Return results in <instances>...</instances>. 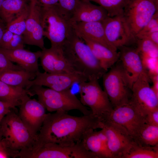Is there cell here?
Returning <instances> with one entry per match:
<instances>
[{"instance_id": "cell-34", "label": "cell", "mask_w": 158, "mask_h": 158, "mask_svg": "<svg viewBox=\"0 0 158 158\" xmlns=\"http://www.w3.org/2000/svg\"><path fill=\"white\" fill-rule=\"evenodd\" d=\"M24 42L23 35L14 34L12 38L5 49L13 50L24 48Z\"/></svg>"}, {"instance_id": "cell-32", "label": "cell", "mask_w": 158, "mask_h": 158, "mask_svg": "<svg viewBox=\"0 0 158 158\" xmlns=\"http://www.w3.org/2000/svg\"><path fill=\"white\" fill-rule=\"evenodd\" d=\"M158 31V12L156 13L149 21L137 35L136 39L142 35Z\"/></svg>"}, {"instance_id": "cell-12", "label": "cell", "mask_w": 158, "mask_h": 158, "mask_svg": "<svg viewBox=\"0 0 158 158\" xmlns=\"http://www.w3.org/2000/svg\"><path fill=\"white\" fill-rule=\"evenodd\" d=\"M102 123L111 158H123L134 142L133 138L120 125L107 120Z\"/></svg>"}, {"instance_id": "cell-6", "label": "cell", "mask_w": 158, "mask_h": 158, "mask_svg": "<svg viewBox=\"0 0 158 158\" xmlns=\"http://www.w3.org/2000/svg\"><path fill=\"white\" fill-rule=\"evenodd\" d=\"M158 12V0H126L122 13L133 37Z\"/></svg>"}, {"instance_id": "cell-15", "label": "cell", "mask_w": 158, "mask_h": 158, "mask_svg": "<svg viewBox=\"0 0 158 158\" xmlns=\"http://www.w3.org/2000/svg\"><path fill=\"white\" fill-rule=\"evenodd\" d=\"M104 120L123 127L133 139L145 123L144 117L129 103L114 109Z\"/></svg>"}, {"instance_id": "cell-4", "label": "cell", "mask_w": 158, "mask_h": 158, "mask_svg": "<svg viewBox=\"0 0 158 158\" xmlns=\"http://www.w3.org/2000/svg\"><path fill=\"white\" fill-rule=\"evenodd\" d=\"M41 18L44 36L50 41L51 46L61 47L74 32L70 19L61 11L58 4L41 6Z\"/></svg>"}, {"instance_id": "cell-37", "label": "cell", "mask_w": 158, "mask_h": 158, "mask_svg": "<svg viewBox=\"0 0 158 158\" xmlns=\"http://www.w3.org/2000/svg\"><path fill=\"white\" fill-rule=\"evenodd\" d=\"M14 34L6 28L0 41V48L5 49L11 40Z\"/></svg>"}, {"instance_id": "cell-25", "label": "cell", "mask_w": 158, "mask_h": 158, "mask_svg": "<svg viewBox=\"0 0 158 158\" xmlns=\"http://www.w3.org/2000/svg\"><path fill=\"white\" fill-rule=\"evenodd\" d=\"M29 90L25 88L13 86L0 81V100L14 107L19 106L22 99Z\"/></svg>"}, {"instance_id": "cell-17", "label": "cell", "mask_w": 158, "mask_h": 158, "mask_svg": "<svg viewBox=\"0 0 158 158\" xmlns=\"http://www.w3.org/2000/svg\"><path fill=\"white\" fill-rule=\"evenodd\" d=\"M29 11L23 35L25 44L45 47L42 25L41 6L37 0H29Z\"/></svg>"}, {"instance_id": "cell-30", "label": "cell", "mask_w": 158, "mask_h": 158, "mask_svg": "<svg viewBox=\"0 0 158 158\" xmlns=\"http://www.w3.org/2000/svg\"><path fill=\"white\" fill-rule=\"evenodd\" d=\"M136 48L141 58H158V45L146 39H137Z\"/></svg>"}, {"instance_id": "cell-27", "label": "cell", "mask_w": 158, "mask_h": 158, "mask_svg": "<svg viewBox=\"0 0 158 158\" xmlns=\"http://www.w3.org/2000/svg\"><path fill=\"white\" fill-rule=\"evenodd\" d=\"M133 139L137 144L143 146L158 145V126L145 123Z\"/></svg>"}, {"instance_id": "cell-24", "label": "cell", "mask_w": 158, "mask_h": 158, "mask_svg": "<svg viewBox=\"0 0 158 158\" xmlns=\"http://www.w3.org/2000/svg\"><path fill=\"white\" fill-rule=\"evenodd\" d=\"M36 73L24 70L3 69L0 70V81L10 85L25 88L29 81L35 78Z\"/></svg>"}, {"instance_id": "cell-38", "label": "cell", "mask_w": 158, "mask_h": 158, "mask_svg": "<svg viewBox=\"0 0 158 158\" xmlns=\"http://www.w3.org/2000/svg\"><path fill=\"white\" fill-rule=\"evenodd\" d=\"M16 108L11 104L0 100V123L11 109Z\"/></svg>"}, {"instance_id": "cell-13", "label": "cell", "mask_w": 158, "mask_h": 158, "mask_svg": "<svg viewBox=\"0 0 158 158\" xmlns=\"http://www.w3.org/2000/svg\"><path fill=\"white\" fill-rule=\"evenodd\" d=\"M106 38L109 43L117 49L135 43L122 14L108 16L102 21Z\"/></svg>"}, {"instance_id": "cell-29", "label": "cell", "mask_w": 158, "mask_h": 158, "mask_svg": "<svg viewBox=\"0 0 158 158\" xmlns=\"http://www.w3.org/2000/svg\"><path fill=\"white\" fill-rule=\"evenodd\" d=\"M29 11V5L27 4L18 15L6 24V29L14 34L23 35L25 30Z\"/></svg>"}, {"instance_id": "cell-18", "label": "cell", "mask_w": 158, "mask_h": 158, "mask_svg": "<svg viewBox=\"0 0 158 158\" xmlns=\"http://www.w3.org/2000/svg\"><path fill=\"white\" fill-rule=\"evenodd\" d=\"M41 51L40 63L45 72L49 73L77 72L66 58L61 47H44Z\"/></svg>"}, {"instance_id": "cell-21", "label": "cell", "mask_w": 158, "mask_h": 158, "mask_svg": "<svg viewBox=\"0 0 158 158\" xmlns=\"http://www.w3.org/2000/svg\"><path fill=\"white\" fill-rule=\"evenodd\" d=\"M0 51L11 62L16 63L26 71L34 73L39 71L38 60L41 51L33 52L24 48L13 50L0 48Z\"/></svg>"}, {"instance_id": "cell-28", "label": "cell", "mask_w": 158, "mask_h": 158, "mask_svg": "<svg viewBox=\"0 0 158 158\" xmlns=\"http://www.w3.org/2000/svg\"><path fill=\"white\" fill-rule=\"evenodd\" d=\"M158 145L145 147L137 144L134 141L131 147L123 158H158Z\"/></svg>"}, {"instance_id": "cell-10", "label": "cell", "mask_w": 158, "mask_h": 158, "mask_svg": "<svg viewBox=\"0 0 158 158\" xmlns=\"http://www.w3.org/2000/svg\"><path fill=\"white\" fill-rule=\"evenodd\" d=\"M150 79L144 69L132 86L129 102L143 117L158 109V96L150 86Z\"/></svg>"}, {"instance_id": "cell-44", "label": "cell", "mask_w": 158, "mask_h": 158, "mask_svg": "<svg viewBox=\"0 0 158 158\" xmlns=\"http://www.w3.org/2000/svg\"><path fill=\"white\" fill-rule=\"evenodd\" d=\"M4 0H0V9L2 5V4Z\"/></svg>"}, {"instance_id": "cell-1", "label": "cell", "mask_w": 158, "mask_h": 158, "mask_svg": "<svg viewBox=\"0 0 158 158\" xmlns=\"http://www.w3.org/2000/svg\"><path fill=\"white\" fill-rule=\"evenodd\" d=\"M103 127L102 120L92 114L78 116L57 111L46 114L36 140L42 143L71 145L81 141L87 132Z\"/></svg>"}, {"instance_id": "cell-35", "label": "cell", "mask_w": 158, "mask_h": 158, "mask_svg": "<svg viewBox=\"0 0 158 158\" xmlns=\"http://www.w3.org/2000/svg\"><path fill=\"white\" fill-rule=\"evenodd\" d=\"M6 69L15 70H24L18 65L14 64L4 54L0 51V70Z\"/></svg>"}, {"instance_id": "cell-42", "label": "cell", "mask_w": 158, "mask_h": 158, "mask_svg": "<svg viewBox=\"0 0 158 158\" xmlns=\"http://www.w3.org/2000/svg\"><path fill=\"white\" fill-rule=\"evenodd\" d=\"M38 3L42 6H50L57 5L58 0H37Z\"/></svg>"}, {"instance_id": "cell-7", "label": "cell", "mask_w": 158, "mask_h": 158, "mask_svg": "<svg viewBox=\"0 0 158 158\" xmlns=\"http://www.w3.org/2000/svg\"><path fill=\"white\" fill-rule=\"evenodd\" d=\"M98 80L94 79L79 84L80 100L83 105L91 109L93 115L103 120L114 109Z\"/></svg>"}, {"instance_id": "cell-36", "label": "cell", "mask_w": 158, "mask_h": 158, "mask_svg": "<svg viewBox=\"0 0 158 158\" xmlns=\"http://www.w3.org/2000/svg\"><path fill=\"white\" fill-rule=\"evenodd\" d=\"M144 118L145 123L158 126V109L148 113L144 116Z\"/></svg>"}, {"instance_id": "cell-5", "label": "cell", "mask_w": 158, "mask_h": 158, "mask_svg": "<svg viewBox=\"0 0 158 158\" xmlns=\"http://www.w3.org/2000/svg\"><path fill=\"white\" fill-rule=\"evenodd\" d=\"M13 108L0 123L2 141L7 149L18 153L36 138L23 122Z\"/></svg>"}, {"instance_id": "cell-11", "label": "cell", "mask_w": 158, "mask_h": 158, "mask_svg": "<svg viewBox=\"0 0 158 158\" xmlns=\"http://www.w3.org/2000/svg\"><path fill=\"white\" fill-rule=\"evenodd\" d=\"M87 81L86 77L78 72L49 73L38 71L34 79L29 81L25 89L29 90L32 86L36 85L61 91L70 89L75 83L79 84Z\"/></svg>"}, {"instance_id": "cell-43", "label": "cell", "mask_w": 158, "mask_h": 158, "mask_svg": "<svg viewBox=\"0 0 158 158\" xmlns=\"http://www.w3.org/2000/svg\"><path fill=\"white\" fill-rule=\"evenodd\" d=\"M4 23L0 19V41L6 29V25H5Z\"/></svg>"}, {"instance_id": "cell-33", "label": "cell", "mask_w": 158, "mask_h": 158, "mask_svg": "<svg viewBox=\"0 0 158 158\" xmlns=\"http://www.w3.org/2000/svg\"><path fill=\"white\" fill-rule=\"evenodd\" d=\"M96 2L102 7L107 12L108 16L112 17L120 15L115 7L113 0H88Z\"/></svg>"}, {"instance_id": "cell-31", "label": "cell", "mask_w": 158, "mask_h": 158, "mask_svg": "<svg viewBox=\"0 0 158 158\" xmlns=\"http://www.w3.org/2000/svg\"><path fill=\"white\" fill-rule=\"evenodd\" d=\"M80 0H58V5L62 13L70 19Z\"/></svg>"}, {"instance_id": "cell-16", "label": "cell", "mask_w": 158, "mask_h": 158, "mask_svg": "<svg viewBox=\"0 0 158 158\" xmlns=\"http://www.w3.org/2000/svg\"><path fill=\"white\" fill-rule=\"evenodd\" d=\"M118 49L120 51L119 66L123 77L129 88L137 80L144 68L136 48L123 46Z\"/></svg>"}, {"instance_id": "cell-14", "label": "cell", "mask_w": 158, "mask_h": 158, "mask_svg": "<svg viewBox=\"0 0 158 158\" xmlns=\"http://www.w3.org/2000/svg\"><path fill=\"white\" fill-rule=\"evenodd\" d=\"M18 115L32 133L37 136L46 115L45 108L38 100L28 95L22 99Z\"/></svg>"}, {"instance_id": "cell-22", "label": "cell", "mask_w": 158, "mask_h": 158, "mask_svg": "<svg viewBox=\"0 0 158 158\" xmlns=\"http://www.w3.org/2000/svg\"><path fill=\"white\" fill-rule=\"evenodd\" d=\"M91 130L85 135L82 141L86 149L98 158H111L107 136L103 129L98 131Z\"/></svg>"}, {"instance_id": "cell-40", "label": "cell", "mask_w": 158, "mask_h": 158, "mask_svg": "<svg viewBox=\"0 0 158 158\" xmlns=\"http://www.w3.org/2000/svg\"><path fill=\"white\" fill-rule=\"evenodd\" d=\"M148 39L158 45V31L153 32L142 35L137 38L136 39Z\"/></svg>"}, {"instance_id": "cell-26", "label": "cell", "mask_w": 158, "mask_h": 158, "mask_svg": "<svg viewBox=\"0 0 158 158\" xmlns=\"http://www.w3.org/2000/svg\"><path fill=\"white\" fill-rule=\"evenodd\" d=\"M28 4L25 0H4L0 9V18L6 24L14 19Z\"/></svg>"}, {"instance_id": "cell-9", "label": "cell", "mask_w": 158, "mask_h": 158, "mask_svg": "<svg viewBox=\"0 0 158 158\" xmlns=\"http://www.w3.org/2000/svg\"><path fill=\"white\" fill-rule=\"evenodd\" d=\"M104 90L113 109L129 103L131 95L129 87L118 64L113 65L102 75Z\"/></svg>"}, {"instance_id": "cell-41", "label": "cell", "mask_w": 158, "mask_h": 158, "mask_svg": "<svg viewBox=\"0 0 158 158\" xmlns=\"http://www.w3.org/2000/svg\"><path fill=\"white\" fill-rule=\"evenodd\" d=\"M149 77L153 83V86L151 88L156 95L158 96V75L150 76Z\"/></svg>"}, {"instance_id": "cell-23", "label": "cell", "mask_w": 158, "mask_h": 158, "mask_svg": "<svg viewBox=\"0 0 158 158\" xmlns=\"http://www.w3.org/2000/svg\"><path fill=\"white\" fill-rule=\"evenodd\" d=\"M82 39L90 47L102 67L106 71L118 61L120 56L119 51L112 50L87 39Z\"/></svg>"}, {"instance_id": "cell-8", "label": "cell", "mask_w": 158, "mask_h": 158, "mask_svg": "<svg viewBox=\"0 0 158 158\" xmlns=\"http://www.w3.org/2000/svg\"><path fill=\"white\" fill-rule=\"evenodd\" d=\"M31 158H98L85 148L82 140L69 145L35 142L29 151Z\"/></svg>"}, {"instance_id": "cell-19", "label": "cell", "mask_w": 158, "mask_h": 158, "mask_svg": "<svg viewBox=\"0 0 158 158\" xmlns=\"http://www.w3.org/2000/svg\"><path fill=\"white\" fill-rule=\"evenodd\" d=\"M76 34L81 38H86L102 44L114 51L117 49L107 40L102 21L79 22L72 24Z\"/></svg>"}, {"instance_id": "cell-20", "label": "cell", "mask_w": 158, "mask_h": 158, "mask_svg": "<svg viewBox=\"0 0 158 158\" xmlns=\"http://www.w3.org/2000/svg\"><path fill=\"white\" fill-rule=\"evenodd\" d=\"M107 11L100 6L88 0H80L70 19L72 24L79 22L102 21L107 16Z\"/></svg>"}, {"instance_id": "cell-3", "label": "cell", "mask_w": 158, "mask_h": 158, "mask_svg": "<svg viewBox=\"0 0 158 158\" xmlns=\"http://www.w3.org/2000/svg\"><path fill=\"white\" fill-rule=\"evenodd\" d=\"M28 95H36L38 100L49 112L77 110L84 115L92 114L83 105L70 89L57 91L42 86L33 85L29 89Z\"/></svg>"}, {"instance_id": "cell-39", "label": "cell", "mask_w": 158, "mask_h": 158, "mask_svg": "<svg viewBox=\"0 0 158 158\" xmlns=\"http://www.w3.org/2000/svg\"><path fill=\"white\" fill-rule=\"evenodd\" d=\"M0 154L6 158H16V155L14 152L6 148L2 141V136L0 133Z\"/></svg>"}, {"instance_id": "cell-2", "label": "cell", "mask_w": 158, "mask_h": 158, "mask_svg": "<svg viewBox=\"0 0 158 158\" xmlns=\"http://www.w3.org/2000/svg\"><path fill=\"white\" fill-rule=\"evenodd\" d=\"M61 48L66 58L74 69L85 76L87 80H99L107 72L90 47L75 31Z\"/></svg>"}]
</instances>
